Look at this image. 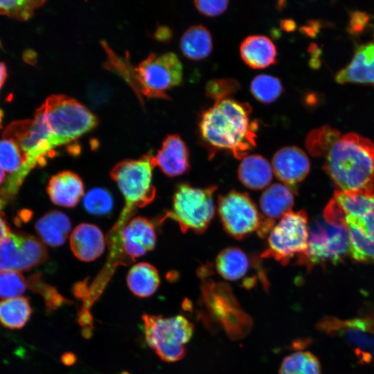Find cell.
I'll return each instance as SVG.
<instances>
[{
	"label": "cell",
	"mask_w": 374,
	"mask_h": 374,
	"mask_svg": "<svg viewBox=\"0 0 374 374\" xmlns=\"http://www.w3.org/2000/svg\"><path fill=\"white\" fill-rule=\"evenodd\" d=\"M248 103L231 98L215 102L199 118L198 132L210 155L226 151L243 159L256 145L258 123L251 118Z\"/></svg>",
	"instance_id": "1"
},
{
	"label": "cell",
	"mask_w": 374,
	"mask_h": 374,
	"mask_svg": "<svg viewBox=\"0 0 374 374\" xmlns=\"http://www.w3.org/2000/svg\"><path fill=\"white\" fill-rule=\"evenodd\" d=\"M322 157L336 190L374 195V143L370 139L353 132L339 134Z\"/></svg>",
	"instance_id": "2"
},
{
	"label": "cell",
	"mask_w": 374,
	"mask_h": 374,
	"mask_svg": "<svg viewBox=\"0 0 374 374\" xmlns=\"http://www.w3.org/2000/svg\"><path fill=\"white\" fill-rule=\"evenodd\" d=\"M332 200L348 231L350 257L374 262V195L336 190Z\"/></svg>",
	"instance_id": "3"
},
{
	"label": "cell",
	"mask_w": 374,
	"mask_h": 374,
	"mask_svg": "<svg viewBox=\"0 0 374 374\" xmlns=\"http://www.w3.org/2000/svg\"><path fill=\"white\" fill-rule=\"evenodd\" d=\"M48 132L54 148L69 143L92 130L98 124L96 116L74 98L53 94L35 111Z\"/></svg>",
	"instance_id": "4"
},
{
	"label": "cell",
	"mask_w": 374,
	"mask_h": 374,
	"mask_svg": "<svg viewBox=\"0 0 374 374\" xmlns=\"http://www.w3.org/2000/svg\"><path fill=\"white\" fill-rule=\"evenodd\" d=\"M146 343L163 361L175 362L186 354L185 345L190 340L195 326L186 317L177 315H142Z\"/></svg>",
	"instance_id": "5"
},
{
	"label": "cell",
	"mask_w": 374,
	"mask_h": 374,
	"mask_svg": "<svg viewBox=\"0 0 374 374\" xmlns=\"http://www.w3.org/2000/svg\"><path fill=\"white\" fill-rule=\"evenodd\" d=\"M217 187H193L186 182L178 184L172 197V210L165 218L177 222L185 233L192 230L202 233L207 229L215 215L213 194Z\"/></svg>",
	"instance_id": "6"
},
{
	"label": "cell",
	"mask_w": 374,
	"mask_h": 374,
	"mask_svg": "<svg viewBox=\"0 0 374 374\" xmlns=\"http://www.w3.org/2000/svg\"><path fill=\"white\" fill-rule=\"evenodd\" d=\"M349 250L346 226L318 217L308 226V249L298 258V263L307 268L326 262L336 265L349 255Z\"/></svg>",
	"instance_id": "7"
},
{
	"label": "cell",
	"mask_w": 374,
	"mask_h": 374,
	"mask_svg": "<svg viewBox=\"0 0 374 374\" xmlns=\"http://www.w3.org/2000/svg\"><path fill=\"white\" fill-rule=\"evenodd\" d=\"M155 166L154 157L146 154L139 159L123 160L112 168L110 176L123 195L125 206L134 209L152 202L156 195L152 184Z\"/></svg>",
	"instance_id": "8"
},
{
	"label": "cell",
	"mask_w": 374,
	"mask_h": 374,
	"mask_svg": "<svg viewBox=\"0 0 374 374\" xmlns=\"http://www.w3.org/2000/svg\"><path fill=\"white\" fill-rule=\"evenodd\" d=\"M308 222L305 211H292L286 213L269 233L262 258H273L285 265L298 255H303L308 249Z\"/></svg>",
	"instance_id": "9"
},
{
	"label": "cell",
	"mask_w": 374,
	"mask_h": 374,
	"mask_svg": "<svg viewBox=\"0 0 374 374\" xmlns=\"http://www.w3.org/2000/svg\"><path fill=\"white\" fill-rule=\"evenodd\" d=\"M136 80L145 96L168 99L166 89L179 85L183 80V67L177 55L166 53H152L134 69Z\"/></svg>",
	"instance_id": "10"
},
{
	"label": "cell",
	"mask_w": 374,
	"mask_h": 374,
	"mask_svg": "<svg viewBox=\"0 0 374 374\" xmlns=\"http://www.w3.org/2000/svg\"><path fill=\"white\" fill-rule=\"evenodd\" d=\"M217 206L224 230L234 238L242 239L258 231L260 215L247 193L231 190L220 196Z\"/></svg>",
	"instance_id": "11"
},
{
	"label": "cell",
	"mask_w": 374,
	"mask_h": 374,
	"mask_svg": "<svg viewBox=\"0 0 374 374\" xmlns=\"http://www.w3.org/2000/svg\"><path fill=\"white\" fill-rule=\"evenodd\" d=\"M44 242L25 233H10L0 242V272L28 270L47 259Z\"/></svg>",
	"instance_id": "12"
},
{
	"label": "cell",
	"mask_w": 374,
	"mask_h": 374,
	"mask_svg": "<svg viewBox=\"0 0 374 374\" xmlns=\"http://www.w3.org/2000/svg\"><path fill=\"white\" fill-rule=\"evenodd\" d=\"M2 136L19 145L31 169L45 162V156L54 148L48 132L36 117L11 123Z\"/></svg>",
	"instance_id": "13"
},
{
	"label": "cell",
	"mask_w": 374,
	"mask_h": 374,
	"mask_svg": "<svg viewBox=\"0 0 374 374\" xmlns=\"http://www.w3.org/2000/svg\"><path fill=\"white\" fill-rule=\"evenodd\" d=\"M294 196L291 189L282 184H274L265 190L260 198V223L258 236L265 238L276 222L292 211Z\"/></svg>",
	"instance_id": "14"
},
{
	"label": "cell",
	"mask_w": 374,
	"mask_h": 374,
	"mask_svg": "<svg viewBox=\"0 0 374 374\" xmlns=\"http://www.w3.org/2000/svg\"><path fill=\"white\" fill-rule=\"evenodd\" d=\"M271 168L276 177L295 191L310 172V163L306 153L296 146H286L278 150L272 158Z\"/></svg>",
	"instance_id": "15"
},
{
	"label": "cell",
	"mask_w": 374,
	"mask_h": 374,
	"mask_svg": "<svg viewBox=\"0 0 374 374\" xmlns=\"http://www.w3.org/2000/svg\"><path fill=\"white\" fill-rule=\"evenodd\" d=\"M156 240V231L152 223L143 217H134L121 231V249L130 262L152 250Z\"/></svg>",
	"instance_id": "16"
},
{
	"label": "cell",
	"mask_w": 374,
	"mask_h": 374,
	"mask_svg": "<svg viewBox=\"0 0 374 374\" xmlns=\"http://www.w3.org/2000/svg\"><path fill=\"white\" fill-rule=\"evenodd\" d=\"M370 39L359 45L350 63L336 75L339 83H362L374 86V26Z\"/></svg>",
	"instance_id": "17"
},
{
	"label": "cell",
	"mask_w": 374,
	"mask_h": 374,
	"mask_svg": "<svg viewBox=\"0 0 374 374\" xmlns=\"http://www.w3.org/2000/svg\"><path fill=\"white\" fill-rule=\"evenodd\" d=\"M156 166L168 177L181 175L190 168L189 151L178 134L168 135L154 156Z\"/></svg>",
	"instance_id": "18"
},
{
	"label": "cell",
	"mask_w": 374,
	"mask_h": 374,
	"mask_svg": "<svg viewBox=\"0 0 374 374\" xmlns=\"http://www.w3.org/2000/svg\"><path fill=\"white\" fill-rule=\"evenodd\" d=\"M70 247L78 259L90 262L98 258L103 253L105 239L97 226L89 223H81L71 234Z\"/></svg>",
	"instance_id": "19"
},
{
	"label": "cell",
	"mask_w": 374,
	"mask_h": 374,
	"mask_svg": "<svg viewBox=\"0 0 374 374\" xmlns=\"http://www.w3.org/2000/svg\"><path fill=\"white\" fill-rule=\"evenodd\" d=\"M47 193L55 204L73 207L84 195V184L76 173L62 171L50 179Z\"/></svg>",
	"instance_id": "20"
},
{
	"label": "cell",
	"mask_w": 374,
	"mask_h": 374,
	"mask_svg": "<svg viewBox=\"0 0 374 374\" xmlns=\"http://www.w3.org/2000/svg\"><path fill=\"white\" fill-rule=\"evenodd\" d=\"M258 259L251 258L242 249L237 247H229L222 250L215 260V268L218 274L224 279L231 281L243 280V285L247 287V275L259 264Z\"/></svg>",
	"instance_id": "21"
},
{
	"label": "cell",
	"mask_w": 374,
	"mask_h": 374,
	"mask_svg": "<svg viewBox=\"0 0 374 374\" xmlns=\"http://www.w3.org/2000/svg\"><path fill=\"white\" fill-rule=\"evenodd\" d=\"M240 53L242 61L252 69H262L277 62L276 46L265 35L247 37L240 44Z\"/></svg>",
	"instance_id": "22"
},
{
	"label": "cell",
	"mask_w": 374,
	"mask_h": 374,
	"mask_svg": "<svg viewBox=\"0 0 374 374\" xmlns=\"http://www.w3.org/2000/svg\"><path fill=\"white\" fill-rule=\"evenodd\" d=\"M272 168L268 161L259 154L244 157L239 165L238 175L240 182L251 190L266 188L272 179Z\"/></svg>",
	"instance_id": "23"
},
{
	"label": "cell",
	"mask_w": 374,
	"mask_h": 374,
	"mask_svg": "<svg viewBox=\"0 0 374 374\" xmlns=\"http://www.w3.org/2000/svg\"><path fill=\"white\" fill-rule=\"evenodd\" d=\"M71 227L69 218L59 211L48 212L35 224L36 231L42 242L51 247H59L64 244Z\"/></svg>",
	"instance_id": "24"
},
{
	"label": "cell",
	"mask_w": 374,
	"mask_h": 374,
	"mask_svg": "<svg viewBox=\"0 0 374 374\" xmlns=\"http://www.w3.org/2000/svg\"><path fill=\"white\" fill-rule=\"evenodd\" d=\"M180 48L190 60L199 61L206 58L213 49L210 31L202 25L189 27L181 36Z\"/></svg>",
	"instance_id": "25"
},
{
	"label": "cell",
	"mask_w": 374,
	"mask_h": 374,
	"mask_svg": "<svg viewBox=\"0 0 374 374\" xmlns=\"http://www.w3.org/2000/svg\"><path fill=\"white\" fill-rule=\"evenodd\" d=\"M127 284L135 296L145 298L152 295L160 284L157 269L148 262L132 266L127 275Z\"/></svg>",
	"instance_id": "26"
},
{
	"label": "cell",
	"mask_w": 374,
	"mask_h": 374,
	"mask_svg": "<svg viewBox=\"0 0 374 374\" xmlns=\"http://www.w3.org/2000/svg\"><path fill=\"white\" fill-rule=\"evenodd\" d=\"M32 308L26 297L18 296L0 301V323L15 330L23 328L30 320Z\"/></svg>",
	"instance_id": "27"
},
{
	"label": "cell",
	"mask_w": 374,
	"mask_h": 374,
	"mask_svg": "<svg viewBox=\"0 0 374 374\" xmlns=\"http://www.w3.org/2000/svg\"><path fill=\"white\" fill-rule=\"evenodd\" d=\"M0 168L8 172H20L27 175L32 170L28 165L26 155L12 139L0 140Z\"/></svg>",
	"instance_id": "28"
},
{
	"label": "cell",
	"mask_w": 374,
	"mask_h": 374,
	"mask_svg": "<svg viewBox=\"0 0 374 374\" xmlns=\"http://www.w3.org/2000/svg\"><path fill=\"white\" fill-rule=\"evenodd\" d=\"M279 374H322L318 358L309 351H298L284 358Z\"/></svg>",
	"instance_id": "29"
},
{
	"label": "cell",
	"mask_w": 374,
	"mask_h": 374,
	"mask_svg": "<svg viewBox=\"0 0 374 374\" xmlns=\"http://www.w3.org/2000/svg\"><path fill=\"white\" fill-rule=\"evenodd\" d=\"M250 91L256 100L263 104H270L280 96L283 87L278 78L259 74L251 80Z\"/></svg>",
	"instance_id": "30"
},
{
	"label": "cell",
	"mask_w": 374,
	"mask_h": 374,
	"mask_svg": "<svg viewBox=\"0 0 374 374\" xmlns=\"http://www.w3.org/2000/svg\"><path fill=\"white\" fill-rule=\"evenodd\" d=\"M339 134L338 130L328 125L314 129L308 134L305 146L312 156L322 157Z\"/></svg>",
	"instance_id": "31"
},
{
	"label": "cell",
	"mask_w": 374,
	"mask_h": 374,
	"mask_svg": "<svg viewBox=\"0 0 374 374\" xmlns=\"http://www.w3.org/2000/svg\"><path fill=\"white\" fill-rule=\"evenodd\" d=\"M44 1H0V14L19 21H26L33 15L34 10Z\"/></svg>",
	"instance_id": "32"
},
{
	"label": "cell",
	"mask_w": 374,
	"mask_h": 374,
	"mask_svg": "<svg viewBox=\"0 0 374 374\" xmlns=\"http://www.w3.org/2000/svg\"><path fill=\"white\" fill-rule=\"evenodd\" d=\"M240 82L232 78L213 79L207 82L206 95L215 102L228 99L240 89Z\"/></svg>",
	"instance_id": "33"
},
{
	"label": "cell",
	"mask_w": 374,
	"mask_h": 374,
	"mask_svg": "<svg viewBox=\"0 0 374 374\" xmlns=\"http://www.w3.org/2000/svg\"><path fill=\"white\" fill-rule=\"evenodd\" d=\"M27 287L28 282L19 271L0 272V297H18L26 291Z\"/></svg>",
	"instance_id": "34"
},
{
	"label": "cell",
	"mask_w": 374,
	"mask_h": 374,
	"mask_svg": "<svg viewBox=\"0 0 374 374\" xmlns=\"http://www.w3.org/2000/svg\"><path fill=\"white\" fill-rule=\"evenodd\" d=\"M83 204L88 212L93 215H104L111 211L113 200L107 190L94 188L84 197Z\"/></svg>",
	"instance_id": "35"
},
{
	"label": "cell",
	"mask_w": 374,
	"mask_h": 374,
	"mask_svg": "<svg viewBox=\"0 0 374 374\" xmlns=\"http://www.w3.org/2000/svg\"><path fill=\"white\" fill-rule=\"evenodd\" d=\"M28 285L32 290L42 295L49 310H55L64 303V299L55 289L44 283L37 275L31 276Z\"/></svg>",
	"instance_id": "36"
},
{
	"label": "cell",
	"mask_w": 374,
	"mask_h": 374,
	"mask_svg": "<svg viewBox=\"0 0 374 374\" xmlns=\"http://www.w3.org/2000/svg\"><path fill=\"white\" fill-rule=\"evenodd\" d=\"M197 10L208 17H216L223 13L228 8L226 0H197L194 1Z\"/></svg>",
	"instance_id": "37"
},
{
	"label": "cell",
	"mask_w": 374,
	"mask_h": 374,
	"mask_svg": "<svg viewBox=\"0 0 374 374\" xmlns=\"http://www.w3.org/2000/svg\"><path fill=\"white\" fill-rule=\"evenodd\" d=\"M10 229L5 221L0 217V242L10 235Z\"/></svg>",
	"instance_id": "38"
},
{
	"label": "cell",
	"mask_w": 374,
	"mask_h": 374,
	"mask_svg": "<svg viewBox=\"0 0 374 374\" xmlns=\"http://www.w3.org/2000/svg\"><path fill=\"white\" fill-rule=\"evenodd\" d=\"M280 26L286 31H292L294 30L296 24L294 21L290 19H286L280 22Z\"/></svg>",
	"instance_id": "39"
},
{
	"label": "cell",
	"mask_w": 374,
	"mask_h": 374,
	"mask_svg": "<svg viewBox=\"0 0 374 374\" xmlns=\"http://www.w3.org/2000/svg\"><path fill=\"white\" fill-rule=\"evenodd\" d=\"M7 76L6 67L5 64L0 62V89L3 86Z\"/></svg>",
	"instance_id": "40"
},
{
	"label": "cell",
	"mask_w": 374,
	"mask_h": 374,
	"mask_svg": "<svg viewBox=\"0 0 374 374\" xmlns=\"http://www.w3.org/2000/svg\"><path fill=\"white\" fill-rule=\"evenodd\" d=\"M64 364L70 365L75 362V356L73 354L68 353L64 354L62 357Z\"/></svg>",
	"instance_id": "41"
},
{
	"label": "cell",
	"mask_w": 374,
	"mask_h": 374,
	"mask_svg": "<svg viewBox=\"0 0 374 374\" xmlns=\"http://www.w3.org/2000/svg\"><path fill=\"white\" fill-rule=\"evenodd\" d=\"M5 176L4 170L0 168V184H1Z\"/></svg>",
	"instance_id": "42"
},
{
	"label": "cell",
	"mask_w": 374,
	"mask_h": 374,
	"mask_svg": "<svg viewBox=\"0 0 374 374\" xmlns=\"http://www.w3.org/2000/svg\"><path fill=\"white\" fill-rule=\"evenodd\" d=\"M1 118H2V112L0 110V123L1 121Z\"/></svg>",
	"instance_id": "43"
}]
</instances>
